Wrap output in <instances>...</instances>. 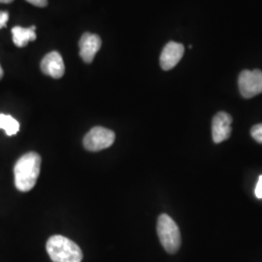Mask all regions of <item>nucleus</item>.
I'll list each match as a JSON object with an SVG mask.
<instances>
[{
	"label": "nucleus",
	"mask_w": 262,
	"mask_h": 262,
	"mask_svg": "<svg viewBox=\"0 0 262 262\" xmlns=\"http://www.w3.org/2000/svg\"><path fill=\"white\" fill-rule=\"evenodd\" d=\"M36 27L32 26L30 28H25L21 27H15L12 29L13 41L17 47H25L28 42L34 41L36 39L35 33Z\"/></svg>",
	"instance_id": "obj_10"
},
{
	"label": "nucleus",
	"mask_w": 262,
	"mask_h": 262,
	"mask_svg": "<svg viewBox=\"0 0 262 262\" xmlns=\"http://www.w3.org/2000/svg\"><path fill=\"white\" fill-rule=\"evenodd\" d=\"M48 254L54 262H82L83 253L80 247L61 235H54L48 240Z\"/></svg>",
	"instance_id": "obj_2"
},
{
	"label": "nucleus",
	"mask_w": 262,
	"mask_h": 262,
	"mask_svg": "<svg viewBox=\"0 0 262 262\" xmlns=\"http://www.w3.org/2000/svg\"><path fill=\"white\" fill-rule=\"evenodd\" d=\"M14 0H0V3H11V2H13Z\"/></svg>",
	"instance_id": "obj_16"
},
{
	"label": "nucleus",
	"mask_w": 262,
	"mask_h": 262,
	"mask_svg": "<svg viewBox=\"0 0 262 262\" xmlns=\"http://www.w3.org/2000/svg\"><path fill=\"white\" fill-rule=\"evenodd\" d=\"M101 45H102V42L98 35L85 32L79 42L80 56L82 57L84 62L92 63L94 56L100 50Z\"/></svg>",
	"instance_id": "obj_8"
},
{
	"label": "nucleus",
	"mask_w": 262,
	"mask_h": 262,
	"mask_svg": "<svg viewBox=\"0 0 262 262\" xmlns=\"http://www.w3.org/2000/svg\"><path fill=\"white\" fill-rule=\"evenodd\" d=\"M232 118L225 112L217 113L212 122V135L215 144L228 139L231 135Z\"/></svg>",
	"instance_id": "obj_6"
},
{
	"label": "nucleus",
	"mask_w": 262,
	"mask_h": 262,
	"mask_svg": "<svg viewBox=\"0 0 262 262\" xmlns=\"http://www.w3.org/2000/svg\"><path fill=\"white\" fill-rule=\"evenodd\" d=\"M3 77V69H2V67L0 66V79Z\"/></svg>",
	"instance_id": "obj_17"
},
{
	"label": "nucleus",
	"mask_w": 262,
	"mask_h": 262,
	"mask_svg": "<svg viewBox=\"0 0 262 262\" xmlns=\"http://www.w3.org/2000/svg\"><path fill=\"white\" fill-rule=\"evenodd\" d=\"M41 70L45 75L50 76L52 78H61L66 72V66L62 56L57 52L49 53L41 61Z\"/></svg>",
	"instance_id": "obj_9"
},
{
	"label": "nucleus",
	"mask_w": 262,
	"mask_h": 262,
	"mask_svg": "<svg viewBox=\"0 0 262 262\" xmlns=\"http://www.w3.org/2000/svg\"><path fill=\"white\" fill-rule=\"evenodd\" d=\"M254 194H255V196L257 197V198H259V199H261L262 198V175L258 179V182H257V184H256V187H255V189H254Z\"/></svg>",
	"instance_id": "obj_14"
},
{
	"label": "nucleus",
	"mask_w": 262,
	"mask_h": 262,
	"mask_svg": "<svg viewBox=\"0 0 262 262\" xmlns=\"http://www.w3.org/2000/svg\"><path fill=\"white\" fill-rule=\"evenodd\" d=\"M239 90L245 98H252L262 94V71L244 70L238 79Z\"/></svg>",
	"instance_id": "obj_5"
},
{
	"label": "nucleus",
	"mask_w": 262,
	"mask_h": 262,
	"mask_svg": "<svg viewBox=\"0 0 262 262\" xmlns=\"http://www.w3.org/2000/svg\"><path fill=\"white\" fill-rule=\"evenodd\" d=\"M157 230L159 241L168 253H176L181 247V233L177 224L166 214L159 215Z\"/></svg>",
	"instance_id": "obj_3"
},
{
	"label": "nucleus",
	"mask_w": 262,
	"mask_h": 262,
	"mask_svg": "<svg viewBox=\"0 0 262 262\" xmlns=\"http://www.w3.org/2000/svg\"><path fill=\"white\" fill-rule=\"evenodd\" d=\"M27 1L37 7H46L48 4V0H27Z\"/></svg>",
	"instance_id": "obj_15"
},
{
	"label": "nucleus",
	"mask_w": 262,
	"mask_h": 262,
	"mask_svg": "<svg viewBox=\"0 0 262 262\" xmlns=\"http://www.w3.org/2000/svg\"><path fill=\"white\" fill-rule=\"evenodd\" d=\"M185 47L184 45L176 43V42H169L165 47L163 48L161 55H160V66L163 70L168 71L177 66L181 58L184 56Z\"/></svg>",
	"instance_id": "obj_7"
},
{
	"label": "nucleus",
	"mask_w": 262,
	"mask_h": 262,
	"mask_svg": "<svg viewBox=\"0 0 262 262\" xmlns=\"http://www.w3.org/2000/svg\"><path fill=\"white\" fill-rule=\"evenodd\" d=\"M251 135L257 143L262 144V123L253 125L251 129Z\"/></svg>",
	"instance_id": "obj_12"
},
{
	"label": "nucleus",
	"mask_w": 262,
	"mask_h": 262,
	"mask_svg": "<svg viewBox=\"0 0 262 262\" xmlns=\"http://www.w3.org/2000/svg\"><path fill=\"white\" fill-rule=\"evenodd\" d=\"M0 129H4L8 136L17 134L19 130V123L10 115L0 114Z\"/></svg>",
	"instance_id": "obj_11"
},
{
	"label": "nucleus",
	"mask_w": 262,
	"mask_h": 262,
	"mask_svg": "<svg viewBox=\"0 0 262 262\" xmlns=\"http://www.w3.org/2000/svg\"><path fill=\"white\" fill-rule=\"evenodd\" d=\"M115 138L114 131L102 126H95L84 136V148L90 151H99L111 147Z\"/></svg>",
	"instance_id": "obj_4"
},
{
	"label": "nucleus",
	"mask_w": 262,
	"mask_h": 262,
	"mask_svg": "<svg viewBox=\"0 0 262 262\" xmlns=\"http://www.w3.org/2000/svg\"><path fill=\"white\" fill-rule=\"evenodd\" d=\"M8 19H9V14H8V12L0 11V29L6 27Z\"/></svg>",
	"instance_id": "obj_13"
},
{
	"label": "nucleus",
	"mask_w": 262,
	"mask_h": 262,
	"mask_svg": "<svg viewBox=\"0 0 262 262\" xmlns=\"http://www.w3.org/2000/svg\"><path fill=\"white\" fill-rule=\"evenodd\" d=\"M41 168V157L30 151L19 158L14 167L15 185L19 191L27 192L36 185Z\"/></svg>",
	"instance_id": "obj_1"
}]
</instances>
